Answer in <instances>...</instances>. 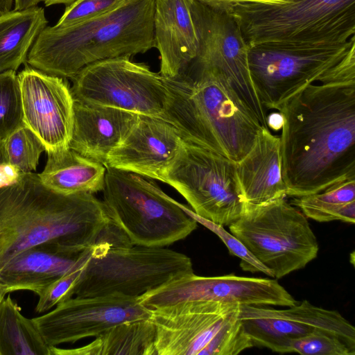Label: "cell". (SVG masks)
<instances>
[{"mask_svg": "<svg viewBox=\"0 0 355 355\" xmlns=\"http://www.w3.org/2000/svg\"><path fill=\"white\" fill-rule=\"evenodd\" d=\"M279 112L286 195L318 193L355 178V81L310 84Z\"/></svg>", "mask_w": 355, "mask_h": 355, "instance_id": "1", "label": "cell"}, {"mask_svg": "<svg viewBox=\"0 0 355 355\" xmlns=\"http://www.w3.org/2000/svg\"><path fill=\"white\" fill-rule=\"evenodd\" d=\"M110 223L103 202L93 193H58L46 187L37 174L24 173L0 188V268L35 248L78 257Z\"/></svg>", "mask_w": 355, "mask_h": 355, "instance_id": "2", "label": "cell"}, {"mask_svg": "<svg viewBox=\"0 0 355 355\" xmlns=\"http://www.w3.org/2000/svg\"><path fill=\"white\" fill-rule=\"evenodd\" d=\"M162 78V119L184 141L235 162L249 153L262 125L222 73L198 70Z\"/></svg>", "mask_w": 355, "mask_h": 355, "instance_id": "3", "label": "cell"}, {"mask_svg": "<svg viewBox=\"0 0 355 355\" xmlns=\"http://www.w3.org/2000/svg\"><path fill=\"white\" fill-rule=\"evenodd\" d=\"M155 0H125L113 9L66 26H46L26 60L31 67L64 78L84 67L154 48Z\"/></svg>", "mask_w": 355, "mask_h": 355, "instance_id": "4", "label": "cell"}, {"mask_svg": "<svg viewBox=\"0 0 355 355\" xmlns=\"http://www.w3.org/2000/svg\"><path fill=\"white\" fill-rule=\"evenodd\" d=\"M193 272L191 259L186 254L164 247L132 244L111 221L89 249L74 295L139 298Z\"/></svg>", "mask_w": 355, "mask_h": 355, "instance_id": "5", "label": "cell"}, {"mask_svg": "<svg viewBox=\"0 0 355 355\" xmlns=\"http://www.w3.org/2000/svg\"><path fill=\"white\" fill-rule=\"evenodd\" d=\"M277 1L238 3L227 11L249 46L339 44L355 36V0Z\"/></svg>", "mask_w": 355, "mask_h": 355, "instance_id": "6", "label": "cell"}, {"mask_svg": "<svg viewBox=\"0 0 355 355\" xmlns=\"http://www.w3.org/2000/svg\"><path fill=\"white\" fill-rule=\"evenodd\" d=\"M103 203L111 221L134 245L165 247L184 239L198 222L157 184L139 175L106 168Z\"/></svg>", "mask_w": 355, "mask_h": 355, "instance_id": "7", "label": "cell"}, {"mask_svg": "<svg viewBox=\"0 0 355 355\" xmlns=\"http://www.w3.org/2000/svg\"><path fill=\"white\" fill-rule=\"evenodd\" d=\"M239 306L187 301L151 308L155 355H237L254 347Z\"/></svg>", "mask_w": 355, "mask_h": 355, "instance_id": "8", "label": "cell"}, {"mask_svg": "<svg viewBox=\"0 0 355 355\" xmlns=\"http://www.w3.org/2000/svg\"><path fill=\"white\" fill-rule=\"evenodd\" d=\"M229 227L273 278L304 268L318 256V243L308 218L285 198L244 204L241 216Z\"/></svg>", "mask_w": 355, "mask_h": 355, "instance_id": "9", "label": "cell"}, {"mask_svg": "<svg viewBox=\"0 0 355 355\" xmlns=\"http://www.w3.org/2000/svg\"><path fill=\"white\" fill-rule=\"evenodd\" d=\"M355 46V36L339 44L269 42L250 46L248 62L258 98L267 110L286 102L339 62Z\"/></svg>", "mask_w": 355, "mask_h": 355, "instance_id": "10", "label": "cell"}, {"mask_svg": "<svg viewBox=\"0 0 355 355\" xmlns=\"http://www.w3.org/2000/svg\"><path fill=\"white\" fill-rule=\"evenodd\" d=\"M164 183L175 189L198 216L230 225L241 215L244 200L236 162L183 140Z\"/></svg>", "mask_w": 355, "mask_h": 355, "instance_id": "11", "label": "cell"}, {"mask_svg": "<svg viewBox=\"0 0 355 355\" xmlns=\"http://www.w3.org/2000/svg\"><path fill=\"white\" fill-rule=\"evenodd\" d=\"M71 79L75 101L162 119L166 99L162 76L130 55L93 62Z\"/></svg>", "mask_w": 355, "mask_h": 355, "instance_id": "12", "label": "cell"}, {"mask_svg": "<svg viewBox=\"0 0 355 355\" xmlns=\"http://www.w3.org/2000/svg\"><path fill=\"white\" fill-rule=\"evenodd\" d=\"M191 13L198 50L185 72L215 70L222 73L261 125L267 127L268 110L261 103L250 74V46L236 20L227 11L194 0L191 1Z\"/></svg>", "mask_w": 355, "mask_h": 355, "instance_id": "13", "label": "cell"}, {"mask_svg": "<svg viewBox=\"0 0 355 355\" xmlns=\"http://www.w3.org/2000/svg\"><path fill=\"white\" fill-rule=\"evenodd\" d=\"M239 317L253 345L277 353H289L290 343L317 333L337 336L355 348V328L335 310L315 306L306 300L287 309L240 305Z\"/></svg>", "mask_w": 355, "mask_h": 355, "instance_id": "14", "label": "cell"}, {"mask_svg": "<svg viewBox=\"0 0 355 355\" xmlns=\"http://www.w3.org/2000/svg\"><path fill=\"white\" fill-rule=\"evenodd\" d=\"M187 301H216L239 305L291 306L298 302L276 279L193 273L172 280L139 297L149 309Z\"/></svg>", "mask_w": 355, "mask_h": 355, "instance_id": "15", "label": "cell"}, {"mask_svg": "<svg viewBox=\"0 0 355 355\" xmlns=\"http://www.w3.org/2000/svg\"><path fill=\"white\" fill-rule=\"evenodd\" d=\"M150 309L139 298L75 296L32 318L50 347L96 337L119 324L148 319Z\"/></svg>", "mask_w": 355, "mask_h": 355, "instance_id": "16", "label": "cell"}, {"mask_svg": "<svg viewBox=\"0 0 355 355\" xmlns=\"http://www.w3.org/2000/svg\"><path fill=\"white\" fill-rule=\"evenodd\" d=\"M17 77L24 125L42 141L46 153L69 148L75 100L67 81L26 63Z\"/></svg>", "mask_w": 355, "mask_h": 355, "instance_id": "17", "label": "cell"}, {"mask_svg": "<svg viewBox=\"0 0 355 355\" xmlns=\"http://www.w3.org/2000/svg\"><path fill=\"white\" fill-rule=\"evenodd\" d=\"M182 142L178 130L167 121L139 114L130 132L109 155L105 168L163 182Z\"/></svg>", "mask_w": 355, "mask_h": 355, "instance_id": "18", "label": "cell"}, {"mask_svg": "<svg viewBox=\"0 0 355 355\" xmlns=\"http://www.w3.org/2000/svg\"><path fill=\"white\" fill-rule=\"evenodd\" d=\"M192 0H155L154 48L160 55L159 74L174 78L194 60L198 38L191 13Z\"/></svg>", "mask_w": 355, "mask_h": 355, "instance_id": "19", "label": "cell"}, {"mask_svg": "<svg viewBox=\"0 0 355 355\" xmlns=\"http://www.w3.org/2000/svg\"><path fill=\"white\" fill-rule=\"evenodd\" d=\"M69 148L105 166L109 155L124 140L139 114L74 101Z\"/></svg>", "mask_w": 355, "mask_h": 355, "instance_id": "20", "label": "cell"}, {"mask_svg": "<svg viewBox=\"0 0 355 355\" xmlns=\"http://www.w3.org/2000/svg\"><path fill=\"white\" fill-rule=\"evenodd\" d=\"M244 203L259 205L285 198L280 168V137L262 126L249 153L236 162Z\"/></svg>", "mask_w": 355, "mask_h": 355, "instance_id": "21", "label": "cell"}, {"mask_svg": "<svg viewBox=\"0 0 355 355\" xmlns=\"http://www.w3.org/2000/svg\"><path fill=\"white\" fill-rule=\"evenodd\" d=\"M80 255L67 257L40 248L26 250L0 268V283L7 294L28 291L37 295L71 270Z\"/></svg>", "mask_w": 355, "mask_h": 355, "instance_id": "22", "label": "cell"}, {"mask_svg": "<svg viewBox=\"0 0 355 355\" xmlns=\"http://www.w3.org/2000/svg\"><path fill=\"white\" fill-rule=\"evenodd\" d=\"M106 168L71 148L47 153L43 171L37 174L48 189L64 195L95 193L105 186Z\"/></svg>", "mask_w": 355, "mask_h": 355, "instance_id": "23", "label": "cell"}, {"mask_svg": "<svg viewBox=\"0 0 355 355\" xmlns=\"http://www.w3.org/2000/svg\"><path fill=\"white\" fill-rule=\"evenodd\" d=\"M155 328L148 319L115 325L89 344L73 349L51 347V355H155Z\"/></svg>", "mask_w": 355, "mask_h": 355, "instance_id": "24", "label": "cell"}, {"mask_svg": "<svg viewBox=\"0 0 355 355\" xmlns=\"http://www.w3.org/2000/svg\"><path fill=\"white\" fill-rule=\"evenodd\" d=\"M48 20L43 8L10 11L0 15V73L17 71Z\"/></svg>", "mask_w": 355, "mask_h": 355, "instance_id": "25", "label": "cell"}, {"mask_svg": "<svg viewBox=\"0 0 355 355\" xmlns=\"http://www.w3.org/2000/svg\"><path fill=\"white\" fill-rule=\"evenodd\" d=\"M0 355H51L33 319L21 313L10 295L0 304Z\"/></svg>", "mask_w": 355, "mask_h": 355, "instance_id": "26", "label": "cell"}, {"mask_svg": "<svg viewBox=\"0 0 355 355\" xmlns=\"http://www.w3.org/2000/svg\"><path fill=\"white\" fill-rule=\"evenodd\" d=\"M291 204L307 218L318 222L355 223V178L331 185L322 191L293 197Z\"/></svg>", "mask_w": 355, "mask_h": 355, "instance_id": "27", "label": "cell"}, {"mask_svg": "<svg viewBox=\"0 0 355 355\" xmlns=\"http://www.w3.org/2000/svg\"><path fill=\"white\" fill-rule=\"evenodd\" d=\"M3 143L7 164L21 173L35 171L42 153L46 151L42 141L24 125L6 137Z\"/></svg>", "mask_w": 355, "mask_h": 355, "instance_id": "28", "label": "cell"}, {"mask_svg": "<svg viewBox=\"0 0 355 355\" xmlns=\"http://www.w3.org/2000/svg\"><path fill=\"white\" fill-rule=\"evenodd\" d=\"M19 83L16 71L0 73V140L24 125Z\"/></svg>", "mask_w": 355, "mask_h": 355, "instance_id": "29", "label": "cell"}, {"mask_svg": "<svg viewBox=\"0 0 355 355\" xmlns=\"http://www.w3.org/2000/svg\"><path fill=\"white\" fill-rule=\"evenodd\" d=\"M89 248L81 253L76 266L66 274L50 284L37 294L35 313L46 312L57 304L74 296L75 287L89 257Z\"/></svg>", "mask_w": 355, "mask_h": 355, "instance_id": "30", "label": "cell"}, {"mask_svg": "<svg viewBox=\"0 0 355 355\" xmlns=\"http://www.w3.org/2000/svg\"><path fill=\"white\" fill-rule=\"evenodd\" d=\"M292 352L304 355H354L355 348L337 336L317 333L291 342L289 353Z\"/></svg>", "mask_w": 355, "mask_h": 355, "instance_id": "31", "label": "cell"}, {"mask_svg": "<svg viewBox=\"0 0 355 355\" xmlns=\"http://www.w3.org/2000/svg\"><path fill=\"white\" fill-rule=\"evenodd\" d=\"M190 214L197 222L215 233L226 245L230 254L241 259L240 266L243 270L252 273L261 272L273 278L271 271L257 260L239 239L226 231L223 225L202 218L193 211Z\"/></svg>", "mask_w": 355, "mask_h": 355, "instance_id": "32", "label": "cell"}, {"mask_svg": "<svg viewBox=\"0 0 355 355\" xmlns=\"http://www.w3.org/2000/svg\"><path fill=\"white\" fill-rule=\"evenodd\" d=\"M125 0H75L65 8L56 26H66L107 12Z\"/></svg>", "mask_w": 355, "mask_h": 355, "instance_id": "33", "label": "cell"}, {"mask_svg": "<svg viewBox=\"0 0 355 355\" xmlns=\"http://www.w3.org/2000/svg\"><path fill=\"white\" fill-rule=\"evenodd\" d=\"M209 6L213 8L229 11L235 4L242 2H274L277 0H194Z\"/></svg>", "mask_w": 355, "mask_h": 355, "instance_id": "34", "label": "cell"}, {"mask_svg": "<svg viewBox=\"0 0 355 355\" xmlns=\"http://www.w3.org/2000/svg\"><path fill=\"white\" fill-rule=\"evenodd\" d=\"M21 173L17 168L8 164L0 166V188L15 182Z\"/></svg>", "mask_w": 355, "mask_h": 355, "instance_id": "35", "label": "cell"}, {"mask_svg": "<svg viewBox=\"0 0 355 355\" xmlns=\"http://www.w3.org/2000/svg\"><path fill=\"white\" fill-rule=\"evenodd\" d=\"M266 124L268 129L273 131H279L284 125V116L282 112H277L268 114Z\"/></svg>", "mask_w": 355, "mask_h": 355, "instance_id": "36", "label": "cell"}, {"mask_svg": "<svg viewBox=\"0 0 355 355\" xmlns=\"http://www.w3.org/2000/svg\"><path fill=\"white\" fill-rule=\"evenodd\" d=\"M15 7L14 10H21L28 9L32 7L37 6V5L42 1V0H14Z\"/></svg>", "mask_w": 355, "mask_h": 355, "instance_id": "37", "label": "cell"}, {"mask_svg": "<svg viewBox=\"0 0 355 355\" xmlns=\"http://www.w3.org/2000/svg\"><path fill=\"white\" fill-rule=\"evenodd\" d=\"M13 0H0V15L11 10Z\"/></svg>", "mask_w": 355, "mask_h": 355, "instance_id": "38", "label": "cell"}, {"mask_svg": "<svg viewBox=\"0 0 355 355\" xmlns=\"http://www.w3.org/2000/svg\"><path fill=\"white\" fill-rule=\"evenodd\" d=\"M75 0H42V1L44 3L46 6H50L54 4H65V5H69Z\"/></svg>", "mask_w": 355, "mask_h": 355, "instance_id": "39", "label": "cell"}, {"mask_svg": "<svg viewBox=\"0 0 355 355\" xmlns=\"http://www.w3.org/2000/svg\"><path fill=\"white\" fill-rule=\"evenodd\" d=\"M3 141L4 140H0V166L7 164Z\"/></svg>", "mask_w": 355, "mask_h": 355, "instance_id": "40", "label": "cell"}, {"mask_svg": "<svg viewBox=\"0 0 355 355\" xmlns=\"http://www.w3.org/2000/svg\"><path fill=\"white\" fill-rule=\"evenodd\" d=\"M6 294L7 293H6L3 285L0 283V304H1L2 300L6 296Z\"/></svg>", "mask_w": 355, "mask_h": 355, "instance_id": "41", "label": "cell"}]
</instances>
